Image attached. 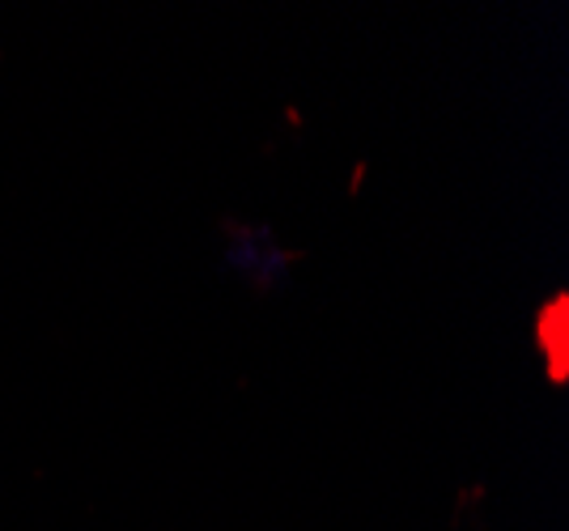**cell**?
I'll use <instances>...</instances> for the list:
<instances>
[]
</instances>
